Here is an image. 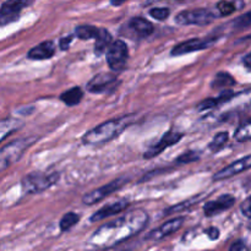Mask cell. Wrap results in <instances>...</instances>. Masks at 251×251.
<instances>
[{
    "instance_id": "cell-1",
    "label": "cell",
    "mask_w": 251,
    "mask_h": 251,
    "mask_svg": "<svg viewBox=\"0 0 251 251\" xmlns=\"http://www.w3.org/2000/svg\"><path fill=\"white\" fill-rule=\"evenodd\" d=\"M147 213L137 210L103 225L92 237V243L96 245H115L134 237L141 232L147 225Z\"/></svg>"
},
{
    "instance_id": "cell-2",
    "label": "cell",
    "mask_w": 251,
    "mask_h": 251,
    "mask_svg": "<svg viewBox=\"0 0 251 251\" xmlns=\"http://www.w3.org/2000/svg\"><path fill=\"white\" fill-rule=\"evenodd\" d=\"M134 120V115H124L118 119L108 120L103 124L98 125L95 129L86 132L82 137L83 144L86 145H102L112 141L119 136Z\"/></svg>"
},
{
    "instance_id": "cell-3",
    "label": "cell",
    "mask_w": 251,
    "mask_h": 251,
    "mask_svg": "<svg viewBox=\"0 0 251 251\" xmlns=\"http://www.w3.org/2000/svg\"><path fill=\"white\" fill-rule=\"evenodd\" d=\"M59 180V173H42V172H33L29 173L22 179L21 185L25 193L27 194H39L51 188Z\"/></svg>"
},
{
    "instance_id": "cell-4",
    "label": "cell",
    "mask_w": 251,
    "mask_h": 251,
    "mask_svg": "<svg viewBox=\"0 0 251 251\" xmlns=\"http://www.w3.org/2000/svg\"><path fill=\"white\" fill-rule=\"evenodd\" d=\"M216 19V14L208 9H195L185 10L176 15V22L178 25L188 26V25H196V26H205L211 24Z\"/></svg>"
},
{
    "instance_id": "cell-5",
    "label": "cell",
    "mask_w": 251,
    "mask_h": 251,
    "mask_svg": "<svg viewBox=\"0 0 251 251\" xmlns=\"http://www.w3.org/2000/svg\"><path fill=\"white\" fill-rule=\"evenodd\" d=\"M129 181V179L125 178V176H122V178H118L115 180L110 181V183L105 184V185L100 186V188L95 189L91 193L86 194L82 198V202L85 205H95V203L100 202V200L105 199L107 196L112 195L113 193H115L117 190L122 189L125 184Z\"/></svg>"
},
{
    "instance_id": "cell-6",
    "label": "cell",
    "mask_w": 251,
    "mask_h": 251,
    "mask_svg": "<svg viewBox=\"0 0 251 251\" xmlns=\"http://www.w3.org/2000/svg\"><path fill=\"white\" fill-rule=\"evenodd\" d=\"M33 1L34 0H6L0 7V27L17 21L20 12Z\"/></svg>"
},
{
    "instance_id": "cell-7",
    "label": "cell",
    "mask_w": 251,
    "mask_h": 251,
    "mask_svg": "<svg viewBox=\"0 0 251 251\" xmlns=\"http://www.w3.org/2000/svg\"><path fill=\"white\" fill-rule=\"evenodd\" d=\"M127 47L125 42L118 41L113 42L107 50V63L113 71H122L125 68L127 61Z\"/></svg>"
},
{
    "instance_id": "cell-8",
    "label": "cell",
    "mask_w": 251,
    "mask_h": 251,
    "mask_svg": "<svg viewBox=\"0 0 251 251\" xmlns=\"http://www.w3.org/2000/svg\"><path fill=\"white\" fill-rule=\"evenodd\" d=\"M181 139H183V134H180V132H176V131L167 132V134H164L163 136H162V139L159 140L158 142H156L154 145H152V146L150 147L146 152H145L144 157L147 159L153 158V157L161 154L166 149H168V147L174 146L176 144H178Z\"/></svg>"
},
{
    "instance_id": "cell-9",
    "label": "cell",
    "mask_w": 251,
    "mask_h": 251,
    "mask_svg": "<svg viewBox=\"0 0 251 251\" xmlns=\"http://www.w3.org/2000/svg\"><path fill=\"white\" fill-rule=\"evenodd\" d=\"M118 78L112 74H98L87 83V91L91 93H104L115 87Z\"/></svg>"
},
{
    "instance_id": "cell-10",
    "label": "cell",
    "mask_w": 251,
    "mask_h": 251,
    "mask_svg": "<svg viewBox=\"0 0 251 251\" xmlns=\"http://www.w3.org/2000/svg\"><path fill=\"white\" fill-rule=\"evenodd\" d=\"M184 221H185L184 217H176L173 220L168 221L164 225H162L161 227L150 232V234L146 237V240H150V242H161L162 239L169 237V235L176 233L178 229H180Z\"/></svg>"
},
{
    "instance_id": "cell-11",
    "label": "cell",
    "mask_w": 251,
    "mask_h": 251,
    "mask_svg": "<svg viewBox=\"0 0 251 251\" xmlns=\"http://www.w3.org/2000/svg\"><path fill=\"white\" fill-rule=\"evenodd\" d=\"M251 168V154L250 156L244 157V158H240L238 161L233 162L229 166L225 167L223 169H221L220 172L213 176V180L220 181L225 180V179L232 178V176H237V174L242 173V172L248 171V169Z\"/></svg>"
},
{
    "instance_id": "cell-12",
    "label": "cell",
    "mask_w": 251,
    "mask_h": 251,
    "mask_svg": "<svg viewBox=\"0 0 251 251\" xmlns=\"http://www.w3.org/2000/svg\"><path fill=\"white\" fill-rule=\"evenodd\" d=\"M213 39H202V38H191L185 42H181L178 46L172 49L171 54L173 56L184 55V54L193 53V51L202 50V49L208 48L212 44Z\"/></svg>"
},
{
    "instance_id": "cell-13",
    "label": "cell",
    "mask_w": 251,
    "mask_h": 251,
    "mask_svg": "<svg viewBox=\"0 0 251 251\" xmlns=\"http://www.w3.org/2000/svg\"><path fill=\"white\" fill-rule=\"evenodd\" d=\"M235 203V198L232 195H222L216 200L210 201L203 206V212L207 217H212V216L218 215V213L223 212V211L228 210L232 207Z\"/></svg>"
},
{
    "instance_id": "cell-14",
    "label": "cell",
    "mask_w": 251,
    "mask_h": 251,
    "mask_svg": "<svg viewBox=\"0 0 251 251\" xmlns=\"http://www.w3.org/2000/svg\"><path fill=\"white\" fill-rule=\"evenodd\" d=\"M127 206H129V202L126 200H118L117 202L109 203V205L100 208L97 212L93 213L92 217H91V222H100V221L110 217V216L118 215V213L126 210Z\"/></svg>"
},
{
    "instance_id": "cell-15",
    "label": "cell",
    "mask_w": 251,
    "mask_h": 251,
    "mask_svg": "<svg viewBox=\"0 0 251 251\" xmlns=\"http://www.w3.org/2000/svg\"><path fill=\"white\" fill-rule=\"evenodd\" d=\"M55 54V46L51 41H46L39 43L38 46L33 47L27 53V58L32 60H46V59L53 58Z\"/></svg>"
},
{
    "instance_id": "cell-16",
    "label": "cell",
    "mask_w": 251,
    "mask_h": 251,
    "mask_svg": "<svg viewBox=\"0 0 251 251\" xmlns=\"http://www.w3.org/2000/svg\"><path fill=\"white\" fill-rule=\"evenodd\" d=\"M129 26L140 37H147L153 32V25L144 17H134L130 20Z\"/></svg>"
},
{
    "instance_id": "cell-17",
    "label": "cell",
    "mask_w": 251,
    "mask_h": 251,
    "mask_svg": "<svg viewBox=\"0 0 251 251\" xmlns=\"http://www.w3.org/2000/svg\"><path fill=\"white\" fill-rule=\"evenodd\" d=\"M110 44H112V36H110L109 32L105 28H100V32H98L97 37H96L95 53L97 55H100L105 50H108Z\"/></svg>"
},
{
    "instance_id": "cell-18",
    "label": "cell",
    "mask_w": 251,
    "mask_h": 251,
    "mask_svg": "<svg viewBox=\"0 0 251 251\" xmlns=\"http://www.w3.org/2000/svg\"><path fill=\"white\" fill-rule=\"evenodd\" d=\"M83 98V92L80 87H73L70 90L65 91V92L61 93L60 100L65 103L69 107H73V105L78 104V103L82 100Z\"/></svg>"
},
{
    "instance_id": "cell-19",
    "label": "cell",
    "mask_w": 251,
    "mask_h": 251,
    "mask_svg": "<svg viewBox=\"0 0 251 251\" xmlns=\"http://www.w3.org/2000/svg\"><path fill=\"white\" fill-rule=\"evenodd\" d=\"M211 85H212L213 88H227L230 87V86H234L235 80L228 73H218L212 80Z\"/></svg>"
},
{
    "instance_id": "cell-20",
    "label": "cell",
    "mask_w": 251,
    "mask_h": 251,
    "mask_svg": "<svg viewBox=\"0 0 251 251\" xmlns=\"http://www.w3.org/2000/svg\"><path fill=\"white\" fill-rule=\"evenodd\" d=\"M100 28L95 26H91V25H82V26L76 27L75 33L76 36L80 39H92L97 37Z\"/></svg>"
},
{
    "instance_id": "cell-21",
    "label": "cell",
    "mask_w": 251,
    "mask_h": 251,
    "mask_svg": "<svg viewBox=\"0 0 251 251\" xmlns=\"http://www.w3.org/2000/svg\"><path fill=\"white\" fill-rule=\"evenodd\" d=\"M234 139L239 142H247L251 140V119L243 123L237 129L234 134Z\"/></svg>"
},
{
    "instance_id": "cell-22",
    "label": "cell",
    "mask_w": 251,
    "mask_h": 251,
    "mask_svg": "<svg viewBox=\"0 0 251 251\" xmlns=\"http://www.w3.org/2000/svg\"><path fill=\"white\" fill-rule=\"evenodd\" d=\"M78 221H80L78 215H76L75 212H69V213H66V215L63 216V218L60 220L59 226H60V229L63 230V232H66V230L71 229L74 226L77 225Z\"/></svg>"
},
{
    "instance_id": "cell-23",
    "label": "cell",
    "mask_w": 251,
    "mask_h": 251,
    "mask_svg": "<svg viewBox=\"0 0 251 251\" xmlns=\"http://www.w3.org/2000/svg\"><path fill=\"white\" fill-rule=\"evenodd\" d=\"M228 139H229V135H228V132H226V131L220 132V134H217L215 137H213V140L210 142L208 147H210L211 151H213V152L218 151V150H221L226 144H227Z\"/></svg>"
},
{
    "instance_id": "cell-24",
    "label": "cell",
    "mask_w": 251,
    "mask_h": 251,
    "mask_svg": "<svg viewBox=\"0 0 251 251\" xmlns=\"http://www.w3.org/2000/svg\"><path fill=\"white\" fill-rule=\"evenodd\" d=\"M217 9L222 16H227V15L233 14V12L238 9V6H237V4H235V1L222 0V1H220L217 4Z\"/></svg>"
},
{
    "instance_id": "cell-25",
    "label": "cell",
    "mask_w": 251,
    "mask_h": 251,
    "mask_svg": "<svg viewBox=\"0 0 251 251\" xmlns=\"http://www.w3.org/2000/svg\"><path fill=\"white\" fill-rule=\"evenodd\" d=\"M169 14H171V10L168 7H153L150 10V15L158 21H164L168 19Z\"/></svg>"
},
{
    "instance_id": "cell-26",
    "label": "cell",
    "mask_w": 251,
    "mask_h": 251,
    "mask_svg": "<svg viewBox=\"0 0 251 251\" xmlns=\"http://www.w3.org/2000/svg\"><path fill=\"white\" fill-rule=\"evenodd\" d=\"M199 158H200V156H199L198 152L189 151V152H185V153H183L181 156H179L178 158H176V163H178V164L193 163V162L198 161Z\"/></svg>"
},
{
    "instance_id": "cell-27",
    "label": "cell",
    "mask_w": 251,
    "mask_h": 251,
    "mask_svg": "<svg viewBox=\"0 0 251 251\" xmlns=\"http://www.w3.org/2000/svg\"><path fill=\"white\" fill-rule=\"evenodd\" d=\"M235 28H245V27L251 26V11L245 12L244 15L239 16L232 22Z\"/></svg>"
},
{
    "instance_id": "cell-28",
    "label": "cell",
    "mask_w": 251,
    "mask_h": 251,
    "mask_svg": "<svg viewBox=\"0 0 251 251\" xmlns=\"http://www.w3.org/2000/svg\"><path fill=\"white\" fill-rule=\"evenodd\" d=\"M198 201V199H193V200H188V201H184V202L179 203L178 206H173V207L168 208V210L164 211V215H172V213H176V212H181V211L184 210V208H189L190 206H193L194 203H198L196 202Z\"/></svg>"
},
{
    "instance_id": "cell-29",
    "label": "cell",
    "mask_w": 251,
    "mask_h": 251,
    "mask_svg": "<svg viewBox=\"0 0 251 251\" xmlns=\"http://www.w3.org/2000/svg\"><path fill=\"white\" fill-rule=\"evenodd\" d=\"M218 104H220V102H218L217 98H210V100H202V102L200 103V105H199V109H210V108L216 107V105Z\"/></svg>"
},
{
    "instance_id": "cell-30",
    "label": "cell",
    "mask_w": 251,
    "mask_h": 251,
    "mask_svg": "<svg viewBox=\"0 0 251 251\" xmlns=\"http://www.w3.org/2000/svg\"><path fill=\"white\" fill-rule=\"evenodd\" d=\"M240 210H242V213L245 216V217L251 218V196L248 199H245L244 202L240 206Z\"/></svg>"
},
{
    "instance_id": "cell-31",
    "label": "cell",
    "mask_w": 251,
    "mask_h": 251,
    "mask_svg": "<svg viewBox=\"0 0 251 251\" xmlns=\"http://www.w3.org/2000/svg\"><path fill=\"white\" fill-rule=\"evenodd\" d=\"M73 38H74L73 36L64 37V38H61L60 42H59V47H60V49H63V50H66V49L69 48V44H70L71 41H73Z\"/></svg>"
},
{
    "instance_id": "cell-32",
    "label": "cell",
    "mask_w": 251,
    "mask_h": 251,
    "mask_svg": "<svg viewBox=\"0 0 251 251\" xmlns=\"http://www.w3.org/2000/svg\"><path fill=\"white\" fill-rule=\"evenodd\" d=\"M206 233H207L208 238H210V239H212V240L218 239V237H220V230H218L217 228H215V227L208 228V229L206 230Z\"/></svg>"
},
{
    "instance_id": "cell-33",
    "label": "cell",
    "mask_w": 251,
    "mask_h": 251,
    "mask_svg": "<svg viewBox=\"0 0 251 251\" xmlns=\"http://www.w3.org/2000/svg\"><path fill=\"white\" fill-rule=\"evenodd\" d=\"M248 249V247L247 245L244 244V243L243 242H237V243H234V244L232 245V247H230V250L232 251H242V250H247Z\"/></svg>"
},
{
    "instance_id": "cell-34",
    "label": "cell",
    "mask_w": 251,
    "mask_h": 251,
    "mask_svg": "<svg viewBox=\"0 0 251 251\" xmlns=\"http://www.w3.org/2000/svg\"><path fill=\"white\" fill-rule=\"evenodd\" d=\"M243 63L245 64V66H248V68L251 69V51L244 56V59H243Z\"/></svg>"
},
{
    "instance_id": "cell-35",
    "label": "cell",
    "mask_w": 251,
    "mask_h": 251,
    "mask_svg": "<svg viewBox=\"0 0 251 251\" xmlns=\"http://www.w3.org/2000/svg\"><path fill=\"white\" fill-rule=\"evenodd\" d=\"M125 1H127V0H110L112 5H114V6H120V5L124 4Z\"/></svg>"
}]
</instances>
